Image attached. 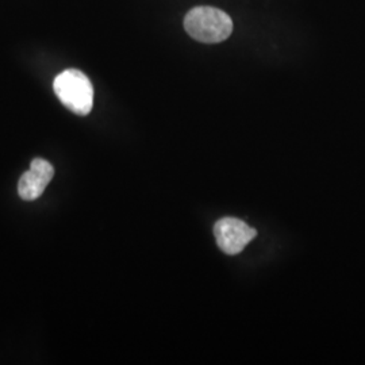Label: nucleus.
Returning <instances> with one entry per match:
<instances>
[{
	"instance_id": "f257e3e1",
	"label": "nucleus",
	"mask_w": 365,
	"mask_h": 365,
	"mask_svg": "<svg viewBox=\"0 0 365 365\" xmlns=\"http://www.w3.org/2000/svg\"><path fill=\"white\" fill-rule=\"evenodd\" d=\"M184 29L192 38L203 43H218L233 31L232 18L215 7H195L184 18Z\"/></svg>"
},
{
	"instance_id": "f03ea898",
	"label": "nucleus",
	"mask_w": 365,
	"mask_h": 365,
	"mask_svg": "<svg viewBox=\"0 0 365 365\" xmlns=\"http://www.w3.org/2000/svg\"><path fill=\"white\" fill-rule=\"evenodd\" d=\"M53 88L61 103L78 115H88L93 106L91 81L78 69H66L54 78Z\"/></svg>"
},
{
	"instance_id": "7ed1b4c3",
	"label": "nucleus",
	"mask_w": 365,
	"mask_h": 365,
	"mask_svg": "<svg viewBox=\"0 0 365 365\" xmlns=\"http://www.w3.org/2000/svg\"><path fill=\"white\" fill-rule=\"evenodd\" d=\"M218 247L226 255H238L257 235L256 229L237 218H222L214 226Z\"/></svg>"
},
{
	"instance_id": "20e7f679",
	"label": "nucleus",
	"mask_w": 365,
	"mask_h": 365,
	"mask_svg": "<svg viewBox=\"0 0 365 365\" xmlns=\"http://www.w3.org/2000/svg\"><path fill=\"white\" fill-rule=\"evenodd\" d=\"M54 168L43 158H34L30 170L25 172L18 182V194L24 200H36L43 194L46 185L52 182Z\"/></svg>"
}]
</instances>
